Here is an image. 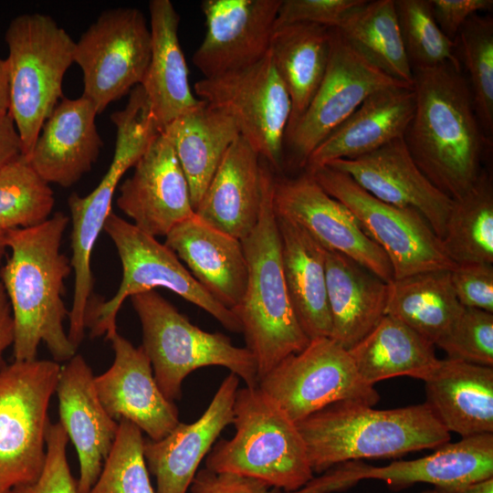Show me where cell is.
<instances>
[{
    "instance_id": "30bf717a",
    "label": "cell",
    "mask_w": 493,
    "mask_h": 493,
    "mask_svg": "<svg viewBox=\"0 0 493 493\" xmlns=\"http://www.w3.org/2000/svg\"><path fill=\"white\" fill-rule=\"evenodd\" d=\"M309 173L328 194L354 215L365 233L383 250L393 279L456 267L441 240L418 211L377 199L349 175L328 165Z\"/></svg>"
},
{
    "instance_id": "83f0119b",
    "label": "cell",
    "mask_w": 493,
    "mask_h": 493,
    "mask_svg": "<svg viewBox=\"0 0 493 493\" xmlns=\"http://www.w3.org/2000/svg\"><path fill=\"white\" fill-rule=\"evenodd\" d=\"M425 385V403L449 433L493 434V367L439 359Z\"/></svg>"
},
{
    "instance_id": "3957f363",
    "label": "cell",
    "mask_w": 493,
    "mask_h": 493,
    "mask_svg": "<svg viewBox=\"0 0 493 493\" xmlns=\"http://www.w3.org/2000/svg\"><path fill=\"white\" fill-rule=\"evenodd\" d=\"M313 473L351 460L398 457L438 448L450 433L427 403L377 410L351 400L331 404L297 423Z\"/></svg>"
},
{
    "instance_id": "2e32d148",
    "label": "cell",
    "mask_w": 493,
    "mask_h": 493,
    "mask_svg": "<svg viewBox=\"0 0 493 493\" xmlns=\"http://www.w3.org/2000/svg\"><path fill=\"white\" fill-rule=\"evenodd\" d=\"M272 201L277 216L299 225L325 249L345 255L386 283L393 280L383 250L354 215L328 194L309 173L295 178L275 175Z\"/></svg>"
},
{
    "instance_id": "7dc6e473",
    "label": "cell",
    "mask_w": 493,
    "mask_h": 493,
    "mask_svg": "<svg viewBox=\"0 0 493 493\" xmlns=\"http://www.w3.org/2000/svg\"><path fill=\"white\" fill-rule=\"evenodd\" d=\"M430 4L438 26L452 40L469 17L493 7L492 0H430Z\"/></svg>"
},
{
    "instance_id": "f1b7e54d",
    "label": "cell",
    "mask_w": 493,
    "mask_h": 493,
    "mask_svg": "<svg viewBox=\"0 0 493 493\" xmlns=\"http://www.w3.org/2000/svg\"><path fill=\"white\" fill-rule=\"evenodd\" d=\"M151 57L141 84L163 129L177 117L197 107L189 84L188 68L182 50L180 16L169 0L149 3Z\"/></svg>"
},
{
    "instance_id": "f907efd6",
    "label": "cell",
    "mask_w": 493,
    "mask_h": 493,
    "mask_svg": "<svg viewBox=\"0 0 493 493\" xmlns=\"http://www.w3.org/2000/svg\"><path fill=\"white\" fill-rule=\"evenodd\" d=\"M10 88L6 58L0 57V118L9 114Z\"/></svg>"
},
{
    "instance_id": "ac0fdd59",
    "label": "cell",
    "mask_w": 493,
    "mask_h": 493,
    "mask_svg": "<svg viewBox=\"0 0 493 493\" xmlns=\"http://www.w3.org/2000/svg\"><path fill=\"white\" fill-rule=\"evenodd\" d=\"M133 168L120 186L116 205L136 227L154 237L165 236L194 215L188 182L163 131Z\"/></svg>"
},
{
    "instance_id": "f6af8a7d",
    "label": "cell",
    "mask_w": 493,
    "mask_h": 493,
    "mask_svg": "<svg viewBox=\"0 0 493 493\" xmlns=\"http://www.w3.org/2000/svg\"><path fill=\"white\" fill-rule=\"evenodd\" d=\"M455 294L465 308L493 313V266L490 263L456 265L450 270Z\"/></svg>"
},
{
    "instance_id": "f546056e",
    "label": "cell",
    "mask_w": 493,
    "mask_h": 493,
    "mask_svg": "<svg viewBox=\"0 0 493 493\" xmlns=\"http://www.w3.org/2000/svg\"><path fill=\"white\" fill-rule=\"evenodd\" d=\"M330 338L350 350L385 315L389 283L345 255L326 249Z\"/></svg>"
},
{
    "instance_id": "60d3db41",
    "label": "cell",
    "mask_w": 493,
    "mask_h": 493,
    "mask_svg": "<svg viewBox=\"0 0 493 493\" xmlns=\"http://www.w3.org/2000/svg\"><path fill=\"white\" fill-rule=\"evenodd\" d=\"M144 440L138 426L120 419L110 452L88 493H155L143 455Z\"/></svg>"
},
{
    "instance_id": "ab89813d",
    "label": "cell",
    "mask_w": 493,
    "mask_h": 493,
    "mask_svg": "<svg viewBox=\"0 0 493 493\" xmlns=\"http://www.w3.org/2000/svg\"><path fill=\"white\" fill-rule=\"evenodd\" d=\"M404 48L412 69L450 63L461 69L455 40L438 26L430 0H394Z\"/></svg>"
},
{
    "instance_id": "f5cc1de1",
    "label": "cell",
    "mask_w": 493,
    "mask_h": 493,
    "mask_svg": "<svg viewBox=\"0 0 493 493\" xmlns=\"http://www.w3.org/2000/svg\"><path fill=\"white\" fill-rule=\"evenodd\" d=\"M6 233L0 232V263L6 251Z\"/></svg>"
},
{
    "instance_id": "ba28073f",
    "label": "cell",
    "mask_w": 493,
    "mask_h": 493,
    "mask_svg": "<svg viewBox=\"0 0 493 493\" xmlns=\"http://www.w3.org/2000/svg\"><path fill=\"white\" fill-rule=\"evenodd\" d=\"M8 48L9 115L27 156L62 97V84L74 62L76 41L49 16L24 14L5 31Z\"/></svg>"
},
{
    "instance_id": "4dcf8cb0",
    "label": "cell",
    "mask_w": 493,
    "mask_h": 493,
    "mask_svg": "<svg viewBox=\"0 0 493 493\" xmlns=\"http://www.w3.org/2000/svg\"><path fill=\"white\" fill-rule=\"evenodd\" d=\"M277 220L282 269L296 318L309 340L330 338L326 249L299 225L278 216Z\"/></svg>"
},
{
    "instance_id": "7c38bea8",
    "label": "cell",
    "mask_w": 493,
    "mask_h": 493,
    "mask_svg": "<svg viewBox=\"0 0 493 493\" xmlns=\"http://www.w3.org/2000/svg\"><path fill=\"white\" fill-rule=\"evenodd\" d=\"M257 386L294 422L344 400L375 405L374 385L359 375L348 350L329 337L310 340L283 359Z\"/></svg>"
},
{
    "instance_id": "74e56055",
    "label": "cell",
    "mask_w": 493,
    "mask_h": 493,
    "mask_svg": "<svg viewBox=\"0 0 493 493\" xmlns=\"http://www.w3.org/2000/svg\"><path fill=\"white\" fill-rule=\"evenodd\" d=\"M52 189L22 154L0 171V232L38 226L50 217Z\"/></svg>"
},
{
    "instance_id": "9a60e30c",
    "label": "cell",
    "mask_w": 493,
    "mask_h": 493,
    "mask_svg": "<svg viewBox=\"0 0 493 493\" xmlns=\"http://www.w3.org/2000/svg\"><path fill=\"white\" fill-rule=\"evenodd\" d=\"M408 86L388 76L357 53L331 28L330 53L324 77L310 103L285 134V144L300 167L313 150L372 94Z\"/></svg>"
},
{
    "instance_id": "7a4b0ae2",
    "label": "cell",
    "mask_w": 493,
    "mask_h": 493,
    "mask_svg": "<svg viewBox=\"0 0 493 493\" xmlns=\"http://www.w3.org/2000/svg\"><path fill=\"white\" fill-rule=\"evenodd\" d=\"M415 108L404 139L416 165L457 199L476 183L489 139L475 112L467 79L450 63L413 69Z\"/></svg>"
},
{
    "instance_id": "8d00e7d4",
    "label": "cell",
    "mask_w": 493,
    "mask_h": 493,
    "mask_svg": "<svg viewBox=\"0 0 493 493\" xmlns=\"http://www.w3.org/2000/svg\"><path fill=\"white\" fill-rule=\"evenodd\" d=\"M446 256L456 264L493 263V186L488 173L453 199L441 239Z\"/></svg>"
},
{
    "instance_id": "836d02e7",
    "label": "cell",
    "mask_w": 493,
    "mask_h": 493,
    "mask_svg": "<svg viewBox=\"0 0 493 493\" xmlns=\"http://www.w3.org/2000/svg\"><path fill=\"white\" fill-rule=\"evenodd\" d=\"M331 28L314 24H290L274 28L269 55L291 100L286 132L304 113L326 72Z\"/></svg>"
},
{
    "instance_id": "4fadbf2b",
    "label": "cell",
    "mask_w": 493,
    "mask_h": 493,
    "mask_svg": "<svg viewBox=\"0 0 493 493\" xmlns=\"http://www.w3.org/2000/svg\"><path fill=\"white\" fill-rule=\"evenodd\" d=\"M151 57V31L134 7L102 12L75 44L74 62L83 76L82 97L100 114L141 85Z\"/></svg>"
},
{
    "instance_id": "d6986e66",
    "label": "cell",
    "mask_w": 493,
    "mask_h": 493,
    "mask_svg": "<svg viewBox=\"0 0 493 493\" xmlns=\"http://www.w3.org/2000/svg\"><path fill=\"white\" fill-rule=\"evenodd\" d=\"M349 175L377 199L418 211L441 240L453 199L436 188L414 163L404 137L367 154L327 164Z\"/></svg>"
},
{
    "instance_id": "f35d334b",
    "label": "cell",
    "mask_w": 493,
    "mask_h": 493,
    "mask_svg": "<svg viewBox=\"0 0 493 493\" xmlns=\"http://www.w3.org/2000/svg\"><path fill=\"white\" fill-rule=\"evenodd\" d=\"M468 73L467 80L476 115L487 138L493 134V19L476 14L459 30L456 39Z\"/></svg>"
},
{
    "instance_id": "603a6c76",
    "label": "cell",
    "mask_w": 493,
    "mask_h": 493,
    "mask_svg": "<svg viewBox=\"0 0 493 493\" xmlns=\"http://www.w3.org/2000/svg\"><path fill=\"white\" fill-rule=\"evenodd\" d=\"M98 111L86 98H62L46 120L27 156L47 183L69 187L90 171L102 147L95 119Z\"/></svg>"
},
{
    "instance_id": "bcb514c9",
    "label": "cell",
    "mask_w": 493,
    "mask_h": 493,
    "mask_svg": "<svg viewBox=\"0 0 493 493\" xmlns=\"http://www.w3.org/2000/svg\"><path fill=\"white\" fill-rule=\"evenodd\" d=\"M192 493H278L266 483L230 473L204 468L196 473L190 486Z\"/></svg>"
},
{
    "instance_id": "484cf974",
    "label": "cell",
    "mask_w": 493,
    "mask_h": 493,
    "mask_svg": "<svg viewBox=\"0 0 493 493\" xmlns=\"http://www.w3.org/2000/svg\"><path fill=\"white\" fill-rule=\"evenodd\" d=\"M414 108L413 87H392L374 92L313 150L304 164L306 172L311 173L337 159L367 154L404 137Z\"/></svg>"
},
{
    "instance_id": "7402d4cb",
    "label": "cell",
    "mask_w": 493,
    "mask_h": 493,
    "mask_svg": "<svg viewBox=\"0 0 493 493\" xmlns=\"http://www.w3.org/2000/svg\"><path fill=\"white\" fill-rule=\"evenodd\" d=\"M239 378H224L206 410L194 422L179 424L158 441L144 440L143 455L156 479L155 493H186L197 468L221 432L234 420Z\"/></svg>"
},
{
    "instance_id": "cb8c5ba5",
    "label": "cell",
    "mask_w": 493,
    "mask_h": 493,
    "mask_svg": "<svg viewBox=\"0 0 493 493\" xmlns=\"http://www.w3.org/2000/svg\"><path fill=\"white\" fill-rule=\"evenodd\" d=\"M140 158L141 155L131 147L116 142L112 161L97 187L88 195L73 193L68 199L72 224L70 265L74 270V294L68 312V335L77 349L84 337L85 314L93 297V248L111 213L113 194L121 179Z\"/></svg>"
},
{
    "instance_id": "52a82bcc",
    "label": "cell",
    "mask_w": 493,
    "mask_h": 493,
    "mask_svg": "<svg viewBox=\"0 0 493 493\" xmlns=\"http://www.w3.org/2000/svg\"><path fill=\"white\" fill-rule=\"evenodd\" d=\"M103 231L113 242L122 267V278L109 299L92 297L85 314V327L91 337L105 335L109 340L117 330L116 317L127 298L158 287L167 288L186 301L203 309L232 332H241L236 314L193 277L176 254L156 237L148 235L111 213Z\"/></svg>"
},
{
    "instance_id": "8fae6325",
    "label": "cell",
    "mask_w": 493,
    "mask_h": 493,
    "mask_svg": "<svg viewBox=\"0 0 493 493\" xmlns=\"http://www.w3.org/2000/svg\"><path fill=\"white\" fill-rule=\"evenodd\" d=\"M200 100L235 121L239 134L272 170H280L291 100L269 52L258 62L194 86Z\"/></svg>"
},
{
    "instance_id": "c3c4849f",
    "label": "cell",
    "mask_w": 493,
    "mask_h": 493,
    "mask_svg": "<svg viewBox=\"0 0 493 493\" xmlns=\"http://www.w3.org/2000/svg\"><path fill=\"white\" fill-rule=\"evenodd\" d=\"M23 154L22 142L9 114L0 118V171Z\"/></svg>"
},
{
    "instance_id": "d590c367",
    "label": "cell",
    "mask_w": 493,
    "mask_h": 493,
    "mask_svg": "<svg viewBox=\"0 0 493 493\" xmlns=\"http://www.w3.org/2000/svg\"><path fill=\"white\" fill-rule=\"evenodd\" d=\"M335 29L373 66L413 86V69L403 42L394 0H365L351 9Z\"/></svg>"
},
{
    "instance_id": "d4e9b609",
    "label": "cell",
    "mask_w": 493,
    "mask_h": 493,
    "mask_svg": "<svg viewBox=\"0 0 493 493\" xmlns=\"http://www.w3.org/2000/svg\"><path fill=\"white\" fill-rule=\"evenodd\" d=\"M193 277L232 311L244 299L248 267L241 240L215 229L195 214L176 225L165 243Z\"/></svg>"
},
{
    "instance_id": "ffe728a7",
    "label": "cell",
    "mask_w": 493,
    "mask_h": 493,
    "mask_svg": "<svg viewBox=\"0 0 493 493\" xmlns=\"http://www.w3.org/2000/svg\"><path fill=\"white\" fill-rule=\"evenodd\" d=\"M108 341L114 351L113 362L94 378L102 405L114 420L130 421L149 439L165 437L179 424V412L158 387L146 352L118 331Z\"/></svg>"
},
{
    "instance_id": "db71d44e",
    "label": "cell",
    "mask_w": 493,
    "mask_h": 493,
    "mask_svg": "<svg viewBox=\"0 0 493 493\" xmlns=\"http://www.w3.org/2000/svg\"><path fill=\"white\" fill-rule=\"evenodd\" d=\"M420 493H438V492L436 491L435 488H432V489H427V490L422 491Z\"/></svg>"
},
{
    "instance_id": "277c9868",
    "label": "cell",
    "mask_w": 493,
    "mask_h": 493,
    "mask_svg": "<svg viewBox=\"0 0 493 493\" xmlns=\"http://www.w3.org/2000/svg\"><path fill=\"white\" fill-rule=\"evenodd\" d=\"M261 163V205L257 224L241 242L248 278L246 293L233 310L239 320L246 348L255 358L257 383L290 354L302 351L309 339L302 330L284 278L280 235L273 208L275 174Z\"/></svg>"
},
{
    "instance_id": "b9f144b4",
    "label": "cell",
    "mask_w": 493,
    "mask_h": 493,
    "mask_svg": "<svg viewBox=\"0 0 493 493\" xmlns=\"http://www.w3.org/2000/svg\"><path fill=\"white\" fill-rule=\"evenodd\" d=\"M435 346L449 359L493 367V313L464 307L448 333Z\"/></svg>"
},
{
    "instance_id": "44dd1931",
    "label": "cell",
    "mask_w": 493,
    "mask_h": 493,
    "mask_svg": "<svg viewBox=\"0 0 493 493\" xmlns=\"http://www.w3.org/2000/svg\"><path fill=\"white\" fill-rule=\"evenodd\" d=\"M94 378L86 360L76 353L61 366L56 388L59 424L79 456L78 493H88L98 479L119 428L98 396Z\"/></svg>"
},
{
    "instance_id": "5b68a950",
    "label": "cell",
    "mask_w": 493,
    "mask_h": 493,
    "mask_svg": "<svg viewBox=\"0 0 493 493\" xmlns=\"http://www.w3.org/2000/svg\"><path fill=\"white\" fill-rule=\"evenodd\" d=\"M235 435L210 450L205 468L257 479L283 492L301 488L314 473L297 426L258 386L238 388Z\"/></svg>"
},
{
    "instance_id": "7bdbcfd3",
    "label": "cell",
    "mask_w": 493,
    "mask_h": 493,
    "mask_svg": "<svg viewBox=\"0 0 493 493\" xmlns=\"http://www.w3.org/2000/svg\"><path fill=\"white\" fill-rule=\"evenodd\" d=\"M68 436L58 423H50L46 438V460L39 477L10 493H78L67 459Z\"/></svg>"
},
{
    "instance_id": "4316f807",
    "label": "cell",
    "mask_w": 493,
    "mask_h": 493,
    "mask_svg": "<svg viewBox=\"0 0 493 493\" xmlns=\"http://www.w3.org/2000/svg\"><path fill=\"white\" fill-rule=\"evenodd\" d=\"M260 205V157L239 135L226 152L194 214L210 226L242 241L256 227Z\"/></svg>"
},
{
    "instance_id": "1f68e13d",
    "label": "cell",
    "mask_w": 493,
    "mask_h": 493,
    "mask_svg": "<svg viewBox=\"0 0 493 493\" xmlns=\"http://www.w3.org/2000/svg\"><path fill=\"white\" fill-rule=\"evenodd\" d=\"M163 132L174 149L195 210L226 152L239 137L237 127L229 115L202 100Z\"/></svg>"
},
{
    "instance_id": "8992f818",
    "label": "cell",
    "mask_w": 493,
    "mask_h": 493,
    "mask_svg": "<svg viewBox=\"0 0 493 493\" xmlns=\"http://www.w3.org/2000/svg\"><path fill=\"white\" fill-rule=\"evenodd\" d=\"M130 299L142 325L141 346L168 400L180 399L185 377L206 366L225 367L246 386H257V363L246 347L234 345L223 333L198 328L154 289Z\"/></svg>"
},
{
    "instance_id": "816d5d0a",
    "label": "cell",
    "mask_w": 493,
    "mask_h": 493,
    "mask_svg": "<svg viewBox=\"0 0 493 493\" xmlns=\"http://www.w3.org/2000/svg\"><path fill=\"white\" fill-rule=\"evenodd\" d=\"M435 489L438 493H493V477L463 486Z\"/></svg>"
},
{
    "instance_id": "d6a6232c",
    "label": "cell",
    "mask_w": 493,
    "mask_h": 493,
    "mask_svg": "<svg viewBox=\"0 0 493 493\" xmlns=\"http://www.w3.org/2000/svg\"><path fill=\"white\" fill-rule=\"evenodd\" d=\"M348 351L359 375L371 385L396 376L425 382L439 362L431 341L389 315Z\"/></svg>"
},
{
    "instance_id": "5bb4252c",
    "label": "cell",
    "mask_w": 493,
    "mask_h": 493,
    "mask_svg": "<svg viewBox=\"0 0 493 493\" xmlns=\"http://www.w3.org/2000/svg\"><path fill=\"white\" fill-rule=\"evenodd\" d=\"M491 477L493 434H484L446 443L424 457L393 461L383 467L372 466L362 460L346 461L314 476L296 491L278 493H334L365 479L383 481L393 489H404L417 483L448 488Z\"/></svg>"
},
{
    "instance_id": "e575fe53",
    "label": "cell",
    "mask_w": 493,
    "mask_h": 493,
    "mask_svg": "<svg viewBox=\"0 0 493 493\" xmlns=\"http://www.w3.org/2000/svg\"><path fill=\"white\" fill-rule=\"evenodd\" d=\"M463 309L449 270L421 272L389 283L385 315L401 320L435 346L448 333Z\"/></svg>"
},
{
    "instance_id": "681fc988",
    "label": "cell",
    "mask_w": 493,
    "mask_h": 493,
    "mask_svg": "<svg viewBox=\"0 0 493 493\" xmlns=\"http://www.w3.org/2000/svg\"><path fill=\"white\" fill-rule=\"evenodd\" d=\"M15 324L11 306L0 280V369L3 365L4 352L14 344Z\"/></svg>"
},
{
    "instance_id": "6da1fadb",
    "label": "cell",
    "mask_w": 493,
    "mask_h": 493,
    "mask_svg": "<svg viewBox=\"0 0 493 493\" xmlns=\"http://www.w3.org/2000/svg\"><path fill=\"white\" fill-rule=\"evenodd\" d=\"M69 217L57 212L42 224L6 233L10 257L0 280L15 324V361L37 359L44 342L57 362H68L77 348L64 329L68 312L63 301L64 282L72 267L61 252Z\"/></svg>"
},
{
    "instance_id": "e0dca14e",
    "label": "cell",
    "mask_w": 493,
    "mask_h": 493,
    "mask_svg": "<svg viewBox=\"0 0 493 493\" xmlns=\"http://www.w3.org/2000/svg\"><path fill=\"white\" fill-rule=\"evenodd\" d=\"M281 0H204L205 35L193 63L209 79L249 67L267 53Z\"/></svg>"
},
{
    "instance_id": "ee69618b",
    "label": "cell",
    "mask_w": 493,
    "mask_h": 493,
    "mask_svg": "<svg viewBox=\"0 0 493 493\" xmlns=\"http://www.w3.org/2000/svg\"><path fill=\"white\" fill-rule=\"evenodd\" d=\"M365 0H281L275 27L314 24L336 28L344 16Z\"/></svg>"
},
{
    "instance_id": "9c48e42d",
    "label": "cell",
    "mask_w": 493,
    "mask_h": 493,
    "mask_svg": "<svg viewBox=\"0 0 493 493\" xmlns=\"http://www.w3.org/2000/svg\"><path fill=\"white\" fill-rule=\"evenodd\" d=\"M60 369L55 361L37 359L0 369V493L33 483L42 472Z\"/></svg>"
}]
</instances>
